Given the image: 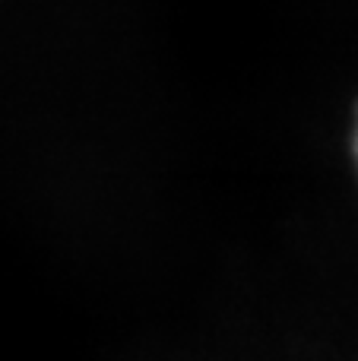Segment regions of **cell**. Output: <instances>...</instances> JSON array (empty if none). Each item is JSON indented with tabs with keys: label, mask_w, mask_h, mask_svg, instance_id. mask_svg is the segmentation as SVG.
I'll list each match as a JSON object with an SVG mask.
<instances>
[{
	"label": "cell",
	"mask_w": 358,
	"mask_h": 361,
	"mask_svg": "<svg viewBox=\"0 0 358 361\" xmlns=\"http://www.w3.org/2000/svg\"><path fill=\"white\" fill-rule=\"evenodd\" d=\"M352 159L358 169V105H355V124H352Z\"/></svg>",
	"instance_id": "1"
}]
</instances>
